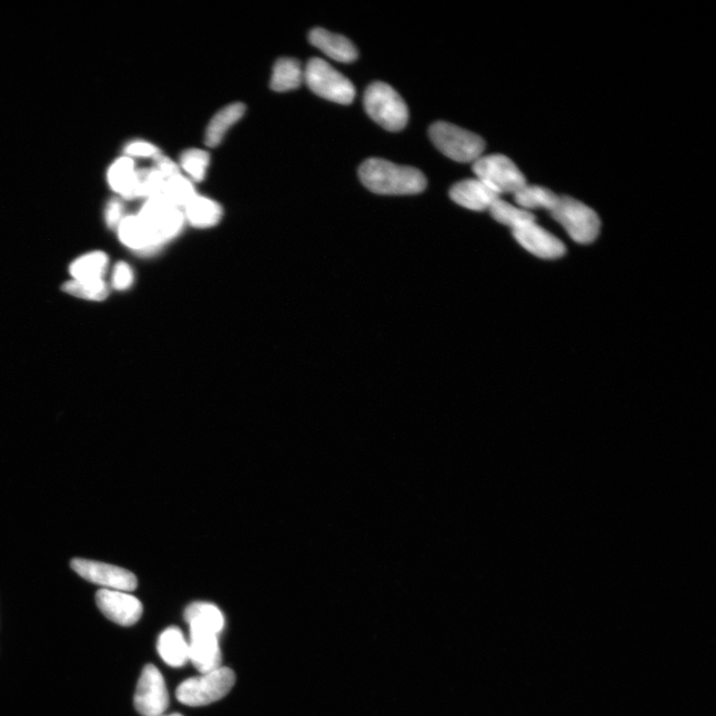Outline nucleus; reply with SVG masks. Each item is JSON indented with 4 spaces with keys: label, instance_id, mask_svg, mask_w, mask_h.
Instances as JSON below:
<instances>
[{
    "label": "nucleus",
    "instance_id": "obj_17",
    "mask_svg": "<svg viewBox=\"0 0 716 716\" xmlns=\"http://www.w3.org/2000/svg\"><path fill=\"white\" fill-rule=\"evenodd\" d=\"M158 652L170 667L181 668L189 661V644L177 627H169L160 634Z\"/></svg>",
    "mask_w": 716,
    "mask_h": 716
},
{
    "label": "nucleus",
    "instance_id": "obj_20",
    "mask_svg": "<svg viewBox=\"0 0 716 716\" xmlns=\"http://www.w3.org/2000/svg\"><path fill=\"white\" fill-rule=\"evenodd\" d=\"M185 619L189 627L206 629L219 635L224 629V614L215 605L207 602L190 604L186 609Z\"/></svg>",
    "mask_w": 716,
    "mask_h": 716
},
{
    "label": "nucleus",
    "instance_id": "obj_34",
    "mask_svg": "<svg viewBox=\"0 0 716 716\" xmlns=\"http://www.w3.org/2000/svg\"><path fill=\"white\" fill-rule=\"evenodd\" d=\"M167 716H184V715H181L179 713H174V714H170V715H167Z\"/></svg>",
    "mask_w": 716,
    "mask_h": 716
},
{
    "label": "nucleus",
    "instance_id": "obj_7",
    "mask_svg": "<svg viewBox=\"0 0 716 716\" xmlns=\"http://www.w3.org/2000/svg\"><path fill=\"white\" fill-rule=\"evenodd\" d=\"M550 213L554 220L567 230L571 239L579 244L592 243L599 235V216L578 199L559 196L557 206Z\"/></svg>",
    "mask_w": 716,
    "mask_h": 716
},
{
    "label": "nucleus",
    "instance_id": "obj_13",
    "mask_svg": "<svg viewBox=\"0 0 716 716\" xmlns=\"http://www.w3.org/2000/svg\"><path fill=\"white\" fill-rule=\"evenodd\" d=\"M514 238L530 253L542 259H558L566 254V245L549 231L534 224L512 231Z\"/></svg>",
    "mask_w": 716,
    "mask_h": 716
},
{
    "label": "nucleus",
    "instance_id": "obj_12",
    "mask_svg": "<svg viewBox=\"0 0 716 716\" xmlns=\"http://www.w3.org/2000/svg\"><path fill=\"white\" fill-rule=\"evenodd\" d=\"M189 661L200 673L221 668L222 654L218 635L206 629L189 627Z\"/></svg>",
    "mask_w": 716,
    "mask_h": 716
},
{
    "label": "nucleus",
    "instance_id": "obj_33",
    "mask_svg": "<svg viewBox=\"0 0 716 716\" xmlns=\"http://www.w3.org/2000/svg\"><path fill=\"white\" fill-rule=\"evenodd\" d=\"M155 168L159 171L166 179L176 177L180 174L178 166L175 161L171 160L163 154H159L154 158Z\"/></svg>",
    "mask_w": 716,
    "mask_h": 716
},
{
    "label": "nucleus",
    "instance_id": "obj_4",
    "mask_svg": "<svg viewBox=\"0 0 716 716\" xmlns=\"http://www.w3.org/2000/svg\"><path fill=\"white\" fill-rule=\"evenodd\" d=\"M429 136L443 155L459 163H473L486 148L485 140L480 136L446 122L433 124Z\"/></svg>",
    "mask_w": 716,
    "mask_h": 716
},
{
    "label": "nucleus",
    "instance_id": "obj_26",
    "mask_svg": "<svg viewBox=\"0 0 716 716\" xmlns=\"http://www.w3.org/2000/svg\"><path fill=\"white\" fill-rule=\"evenodd\" d=\"M196 196L193 181L179 174L167 179L161 197H164L169 204L180 208L186 207Z\"/></svg>",
    "mask_w": 716,
    "mask_h": 716
},
{
    "label": "nucleus",
    "instance_id": "obj_31",
    "mask_svg": "<svg viewBox=\"0 0 716 716\" xmlns=\"http://www.w3.org/2000/svg\"><path fill=\"white\" fill-rule=\"evenodd\" d=\"M135 281L134 271L124 262H119L113 272L112 284L119 291H125L132 287Z\"/></svg>",
    "mask_w": 716,
    "mask_h": 716
},
{
    "label": "nucleus",
    "instance_id": "obj_16",
    "mask_svg": "<svg viewBox=\"0 0 716 716\" xmlns=\"http://www.w3.org/2000/svg\"><path fill=\"white\" fill-rule=\"evenodd\" d=\"M108 183L120 196L138 198V169L134 159L129 157L118 158L109 168Z\"/></svg>",
    "mask_w": 716,
    "mask_h": 716
},
{
    "label": "nucleus",
    "instance_id": "obj_22",
    "mask_svg": "<svg viewBox=\"0 0 716 716\" xmlns=\"http://www.w3.org/2000/svg\"><path fill=\"white\" fill-rule=\"evenodd\" d=\"M302 81H304V72L298 60L281 58L274 66L271 88L276 92H288L298 89Z\"/></svg>",
    "mask_w": 716,
    "mask_h": 716
},
{
    "label": "nucleus",
    "instance_id": "obj_10",
    "mask_svg": "<svg viewBox=\"0 0 716 716\" xmlns=\"http://www.w3.org/2000/svg\"><path fill=\"white\" fill-rule=\"evenodd\" d=\"M72 568L81 578L106 589L130 592L138 587L134 573L110 564L75 558L72 561Z\"/></svg>",
    "mask_w": 716,
    "mask_h": 716
},
{
    "label": "nucleus",
    "instance_id": "obj_25",
    "mask_svg": "<svg viewBox=\"0 0 716 716\" xmlns=\"http://www.w3.org/2000/svg\"><path fill=\"white\" fill-rule=\"evenodd\" d=\"M493 219L513 230L534 224L536 217L528 210L513 206L501 198L489 209Z\"/></svg>",
    "mask_w": 716,
    "mask_h": 716
},
{
    "label": "nucleus",
    "instance_id": "obj_21",
    "mask_svg": "<svg viewBox=\"0 0 716 716\" xmlns=\"http://www.w3.org/2000/svg\"><path fill=\"white\" fill-rule=\"evenodd\" d=\"M109 265V258L104 252L94 251L73 261L70 266L72 280L92 282L104 280Z\"/></svg>",
    "mask_w": 716,
    "mask_h": 716
},
{
    "label": "nucleus",
    "instance_id": "obj_29",
    "mask_svg": "<svg viewBox=\"0 0 716 716\" xmlns=\"http://www.w3.org/2000/svg\"><path fill=\"white\" fill-rule=\"evenodd\" d=\"M167 179L155 167L138 169V197L154 198L163 195Z\"/></svg>",
    "mask_w": 716,
    "mask_h": 716
},
{
    "label": "nucleus",
    "instance_id": "obj_24",
    "mask_svg": "<svg viewBox=\"0 0 716 716\" xmlns=\"http://www.w3.org/2000/svg\"><path fill=\"white\" fill-rule=\"evenodd\" d=\"M118 232L120 242L130 249L145 251L154 248L147 229L137 215L126 216Z\"/></svg>",
    "mask_w": 716,
    "mask_h": 716
},
{
    "label": "nucleus",
    "instance_id": "obj_27",
    "mask_svg": "<svg viewBox=\"0 0 716 716\" xmlns=\"http://www.w3.org/2000/svg\"><path fill=\"white\" fill-rule=\"evenodd\" d=\"M180 167L195 183H201L206 177V171L210 163V156L207 151L199 148H190L184 151L180 156Z\"/></svg>",
    "mask_w": 716,
    "mask_h": 716
},
{
    "label": "nucleus",
    "instance_id": "obj_23",
    "mask_svg": "<svg viewBox=\"0 0 716 716\" xmlns=\"http://www.w3.org/2000/svg\"><path fill=\"white\" fill-rule=\"evenodd\" d=\"M513 197L516 204L524 210L542 208L551 211L559 200V196L547 187L528 185L514 194Z\"/></svg>",
    "mask_w": 716,
    "mask_h": 716
},
{
    "label": "nucleus",
    "instance_id": "obj_30",
    "mask_svg": "<svg viewBox=\"0 0 716 716\" xmlns=\"http://www.w3.org/2000/svg\"><path fill=\"white\" fill-rule=\"evenodd\" d=\"M127 157L132 158H155L161 154L160 149L144 139H137L129 143L125 148Z\"/></svg>",
    "mask_w": 716,
    "mask_h": 716
},
{
    "label": "nucleus",
    "instance_id": "obj_11",
    "mask_svg": "<svg viewBox=\"0 0 716 716\" xmlns=\"http://www.w3.org/2000/svg\"><path fill=\"white\" fill-rule=\"evenodd\" d=\"M96 602L100 611L119 626H134L142 618V602L127 592L100 589L96 594Z\"/></svg>",
    "mask_w": 716,
    "mask_h": 716
},
{
    "label": "nucleus",
    "instance_id": "obj_32",
    "mask_svg": "<svg viewBox=\"0 0 716 716\" xmlns=\"http://www.w3.org/2000/svg\"><path fill=\"white\" fill-rule=\"evenodd\" d=\"M124 205L119 199L110 200L105 211V220L110 229H118L124 219Z\"/></svg>",
    "mask_w": 716,
    "mask_h": 716
},
{
    "label": "nucleus",
    "instance_id": "obj_2",
    "mask_svg": "<svg viewBox=\"0 0 716 716\" xmlns=\"http://www.w3.org/2000/svg\"><path fill=\"white\" fill-rule=\"evenodd\" d=\"M363 104L368 116L390 132H398L407 125L409 112L406 100L387 83L369 85Z\"/></svg>",
    "mask_w": 716,
    "mask_h": 716
},
{
    "label": "nucleus",
    "instance_id": "obj_15",
    "mask_svg": "<svg viewBox=\"0 0 716 716\" xmlns=\"http://www.w3.org/2000/svg\"><path fill=\"white\" fill-rule=\"evenodd\" d=\"M311 45L331 59L341 63L355 62L358 52L354 43L345 36L331 33L324 28L312 29L309 35Z\"/></svg>",
    "mask_w": 716,
    "mask_h": 716
},
{
    "label": "nucleus",
    "instance_id": "obj_3",
    "mask_svg": "<svg viewBox=\"0 0 716 716\" xmlns=\"http://www.w3.org/2000/svg\"><path fill=\"white\" fill-rule=\"evenodd\" d=\"M235 682V673L230 668L221 667L181 683L177 690V698L188 707H205L226 697Z\"/></svg>",
    "mask_w": 716,
    "mask_h": 716
},
{
    "label": "nucleus",
    "instance_id": "obj_14",
    "mask_svg": "<svg viewBox=\"0 0 716 716\" xmlns=\"http://www.w3.org/2000/svg\"><path fill=\"white\" fill-rule=\"evenodd\" d=\"M450 197L457 205L473 211L490 209L501 198L495 191L478 178L462 180L453 186L450 189Z\"/></svg>",
    "mask_w": 716,
    "mask_h": 716
},
{
    "label": "nucleus",
    "instance_id": "obj_19",
    "mask_svg": "<svg viewBox=\"0 0 716 716\" xmlns=\"http://www.w3.org/2000/svg\"><path fill=\"white\" fill-rule=\"evenodd\" d=\"M184 215L196 228H210L219 224L224 211L216 201L196 195L186 205Z\"/></svg>",
    "mask_w": 716,
    "mask_h": 716
},
{
    "label": "nucleus",
    "instance_id": "obj_9",
    "mask_svg": "<svg viewBox=\"0 0 716 716\" xmlns=\"http://www.w3.org/2000/svg\"><path fill=\"white\" fill-rule=\"evenodd\" d=\"M135 708L144 716H159L169 704L168 692L163 674L154 664H147L138 683Z\"/></svg>",
    "mask_w": 716,
    "mask_h": 716
},
{
    "label": "nucleus",
    "instance_id": "obj_5",
    "mask_svg": "<svg viewBox=\"0 0 716 716\" xmlns=\"http://www.w3.org/2000/svg\"><path fill=\"white\" fill-rule=\"evenodd\" d=\"M148 231L153 247L177 237L185 224V215L164 197L148 198L137 215Z\"/></svg>",
    "mask_w": 716,
    "mask_h": 716
},
{
    "label": "nucleus",
    "instance_id": "obj_6",
    "mask_svg": "<svg viewBox=\"0 0 716 716\" xmlns=\"http://www.w3.org/2000/svg\"><path fill=\"white\" fill-rule=\"evenodd\" d=\"M308 87L320 98L348 105L354 102L356 88L350 81L325 60L312 58L304 72Z\"/></svg>",
    "mask_w": 716,
    "mask_h": 716
},
{
    "label": "nucleus",
    "instance_id": "obj_8",
    "mask_svg": "<svg viewBox=\"0 0 716 716\" xmlns=\"http://www.w3.org/2000/svg\"><path fill=\"white\" fill-rule=\"evenodd\" d=\"M473 171L500 196L503 194H517L527 186V179L513 161L502 155L481 157L473 161Z\"/></svg>",
    "mask_w": 716,
    "mask_h": 716
},
{
    "label": "nucleus",
    "instance_id": "obj_18",
    "mask_svg": "<svg viewBox=\"0 0 716 716\" xmlns=\"http://www.w3.org/2000/svg\"><path fill=\"white\" fill-rule=\"evenodd\" d=\"M246 107L242 103L228 105L210 120L205 133V144L209 148L219 146L226 133L244 116Z\"/></svg>",
    "mask_w": 716,
    "mask_h": 716
},
{
    "label": "nucleus",
    "instance_id": "obj_28",
    "mask_svg": "<svg viewBox=\"0 0 716 716\" xmlns=\"http://www.w3.org/2000/svg\"><path fill=\"white\" fill-rule=\"evenodd\" d=\"M67 294L89 301H100L109 296V287L104 280L83 282L72 280L62 287Z\"/></svg>",
    "mask_w": 716,
    "mask_h": 716
},
{
    "label": "nucleus",
    "instance_id": "obj_1",
    "mask_svg": "<svg viewBox=\"0 0 716 716\" xmlns=\"http://www.w3.org/2000/svg\"><path fill=\"white\" fill-rule=\"evenodd\" d=\"M358 175L363 186L381 196L418 195L427 186V179L419 169L382 158L367 159Z\"/></svg>",
    "mask_w": 716,
    "mask_h": 716
}]
</instances>
